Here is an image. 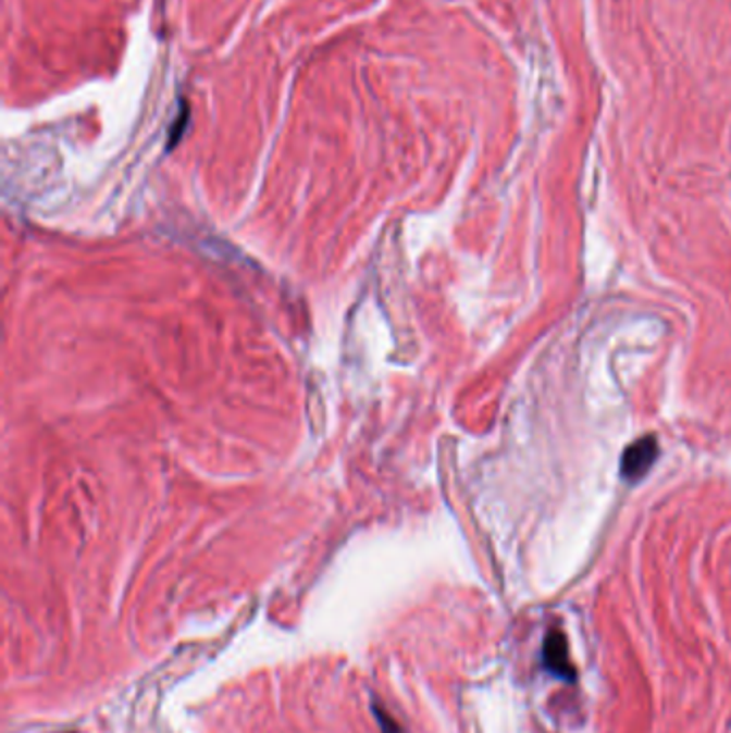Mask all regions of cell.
I'll list each match as a JSON object with an SVG mask.
<instances>
[{"instance_id": "1", "label": "cell", "mask_w": 731, "mask_h": 733, "mask_svg": "<svg viewBox=\"0 0 731 733\" xmlns=\"http://www.w3.org/2000/svg\"><path fill=\"white\" fill-rule=\"evenodd\" d=\"M657 440L655 438H642L633 442L622 457V476L629 481H635L648 472V468L657 459Z\"/></svg>"}, {"instance_id": "2", "label": "cell", "mask_w": 731, "mask_h": 733, "mask_svg": "<svg viewBox=\"0 0 731 733\" xmlns=\"http://www.w3.org/2000/svg\"><path fill=\"white\" fill-rule=\"evenodd\" d=\"M543 660L547 664L549 671H554L556 675L565 678V680H573L575 678V669L569 659V648H567V639L560 631H552L549 637L545 639V653H543Z\"/></svg>"}, {"instance_id": "3", "label": "cell", "mask_w": 731, "mask_h": 733, "mask_svg": "<svg viewBox=\"0 0 731 733\" xmlns=\"http://www.w3.org/2000/svg\"><path fill=\"white\" fill-rule=\"evenodd\" d=\"M373 715H375V721H377L382 733H404L401 732V728H399V723L380 704L377 706L373 704Z\"/></svg>"}]
</instances>
